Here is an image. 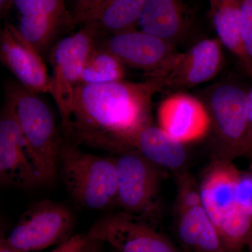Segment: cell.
<instances>
[{
	"label": "cell",
	"mask_w": 252,
	"mask_h": 252,
	"mask_svg": "<svg viewBox=\"0 0 252 252\" xmlns=\"http://www.w3.org/2000/svg\"><path fill=\"white\" fill-rule=\"evenodd\" d=\"M117 171V207L122 212L155 223L160 215L161 170L135 150L114 158Z\"/></svg>",
	"instance_id": "8992f818"
},
{
	"label": "cell",
	"mask_w": 252,
	"mask_h": 252,
	"mask_svg": "<svg viewBox=\"0 0 252 252\" xmlns=\"http://www.w3.org/2000/svg\"><path fill=\"white\" fill-rule=\"evenodd\" d=\"M236 207L252 217V172L240 170L236 190Z\"/></svg>",
	"instance_id": "603a6c76"
},
{
	"label": "cell",
	"mask_w": 252,
	"mask_h": 252,
	"mask_svg": "<svg viewBox=\"0 0 252 252\" xmlns=\"http://www.w3.org/2000/svg\"><path fill=\"white\" fill-rule=\"evenodd\" d=\"M226 252H240L252 233V217L236 208L216 225Z\"/></svg>",
	"instance_id": "7402d4cb"
},
{
	"label": "cell",
	"mask_w": 252,
	"mask_h": 252,
	"mask_svg": "<svg viewBox=\"0 0 252 252\" xmlns=\"http://www.w3.org/2000/svg\"><path fill=\"white\" fill-rule=\"evenodd\" d=\"M159 127L185 144L210 132L208 112L199 97L177 92L164 99L158 109Z\"/></svg>",
	"instance_id": "5bb4252c"
},
{
	"label": "cell",
	"mask_w": 252,
	"mask_h": 252,
	"mask_svg": "<svg viewBox=\"0 0 252 252\" xmlns=\"http://www.w3.org/2000/svg\"><path fill=\"white\" fill-rule=\"evenodd\" d=\"M241 32L247 54L252 61V0H241Z\"/></svg>",
	"instance_id": "cb8c5ba5"
},
{
	"label": "cell",
	"mask_w": 252,
	"mask_h": 252,
	"mask_svg": "<svg viewBox=\"0 0 252 252\" xmlns=\"http://www.w3.org/2000/svg\"><path fill=\"white\" fill-rule=\"evenodd\" d=\"M240 173L233 162L212 160L199 183L202 202L215 226L236 210Z\"/></svg>",
	"instance_id": "ac0fdd59"
},
{
	"label": "cell",
	"mask_w": 252,
	"mask_h": 252,
	"mask_svg": "<svg viewBox=\"0 0 252 252\" xmlns=\"http://www.w3.org/2000/svg\"><path fill=\"white\" fill-rule=\"evenodd\" d=\"M69 196L78 206L92 210L117 207V171L114 158L86 153L63 140L59 172Z\"/></svg>",
	"instance_id": "3957f363"
},
{
	"label": "cell",
	"mask_w": 252,
	"mask_h": 252,
	"mask_svg": "<svg viewBox=\"0 0 252 252\" xmlns=\"http://www.w3.org/2000/svg\"><path fill=\"white\" fill-rule=\"evenodd\" d=\"M187 24V8L178 0H145L138 21L140 31L172 44Z\"/></svg>",
	"instance_id": "d6986e66"
},
{
	"label": "cell",
	"mask_w": 252,
	"mask_h": 252,
	"mask_svg": "<svg viewBox=\"0 0 252 252\" xmlns=\"http://www.w3.org/2000/svg\"><path fill=\"white\" fill-rule=\"evenodd\" d=\"M212 22L220 44L235 55L252 78V61L245 50L241 32V0L210 1Z\"/></svg>",
	"instance_id": "ffe728a7"
},
{
	"label": "cell",
	"mask_w": 252,
	"mask_h": 252,
	"mask_svg": "<svg viewBox=\"0 0 252 252\" xmlns=\"http://www.w3.org/2000/svg\"><path fill=\"white\" fill-rule=\"evenodd\" d=\"M87 242L86 235H74L67 241L58 245L54 250L48 252H83Z\"/></svg>",
	"instance_id": "d4e9b609"
},
{
	"label": "cell",
	"mask_w": 252,
	"mask_h": 252,
	"mask_svg": "<svg viewBox=\"0 0 252 252\" xmlns=\"http://www.w3.org/2000/svg\"><path fill=\"white\" fill-rule=\"evenodd\" d=\"M0 60L28 90L37 94L49 92L50 76L42 56L10 23L4 25L0 34Z\"/></svg>",
	"instance_id": "4fadbf2b"
},
{
	"label": "cell",
	"mask_w": 252,
	"mask_h": 252,
	"mask_svg": "<svg viewBox=\"0 0 252 252\" xmlns=\"http://www.w3.org/2000/svg\"><path fill=\"white\" fill-rule=\"evenodd\" d=\"M154 225L142 217L114 212L94 223L86 238L109 244L117 252H180Z\"/></svg>",
	"instance_id": "30bf717a"
},
{
	"label": "cell",
	"mask_w": 252,
	"mask_h": 252,
	"mask_svg": "<svg viewBox=\"0 0 252 252\" xmlns=\"http://www.w3.org/2000/svg\"><path fill=\"white\" fill-rule=\"evenodd\" d=\"M145 0H79L73 4L74 27L93 24L103 38L136 31Z\"/></svg>",
	"instance_id": "9a60e30c"
},
{
	"label": "cell",
	"mask_w": 252,
	"mask_h": 252,
	"mask_svg": "<svg viewBox=\"0 0 252 252\" xmlns=\"http://www.w3.org/2000/svg\"><path fill=\"white\" fill-rule=\"evenodd\" d=\"M247 247H248L249 249V251H250V252H252V233L251 236H250V239H249Z\"/></svg>",
	"instance_id": "f546056e"
},
{
	"label": "cell",
	"mask_w": 252,
	"mask_h": 252,
	"mask_svg": "<svg viewBox=\"0 0 252 252\" xmlns=\"http://www.w3.org/2000/svg\"><path fill=\"white\" fill-rule=\"evenodd\" d=\"M5 92L14 99L28 153L41 185L52 184L59 172L60 152L64 140L52 110L39 94L19 82L6 83Z\"/></svg>",
	"instance_id": "277c9868"
},
{
	"label": "cell",
	"mask_w": 252,
	"mask_h": 252,
	"mask_svg": "<svg viewBox=\"0 0 252 252\" xmlns=\"http://www.w3.org/2000/svg\"><path fill=\"white\" fill-rule=\"evenodd\" d=\"M175 175L174 216L176 233L182 246L191 252H226L202 202L199 183L187 170Z\"/></svg>",
	"instance_id": "52a82bcc"
},
{
	"label": "cell",
	"mask_w": 252,
	"mask_h": 252,
	"mask_svg": "<svg viewBox=\"0 0 252 252\" xmlns=\"http://www.w3.org/2000/svg\"><path fill=\"white\" fill-rule=\"evenodd\" d=\"M102 33L93 24L82 26L79 31L63 37L50 51L51 67L49 92L57 104L61 118V127L69 122L74 91L79 86L86 61Z\"/></svg>",
	"instance_id": "5b68a950"
},
{
	"label": "cell",
	"mask_w": 252,
	"mask_h": 252,
	"mask_svg": "<svg viewBox=\"0 0 252 252\" xmlns=\"http://www.w3.org/2000/svg\"><path fill=\"white\" fill-rule=\"evenodd\" d=\"M248 91L238 81L223 80L200 93L210 118L212 160L233 162L251 157L248 142Z\"/></svg>",
	"instance_id": "7a4b0ae2"
},
{
	"label": "cell",
	"mask_w": 252,
	"mask_h": 252,
	"mask_svg": "<svg viewBox=\"0 0 252 252\" xmlns=\"http://www.w3.org/2000/svg\"><path fill=\"white\" fill-rule=\"evenodd\" d=\"M160 92L151 79L79 86L69 122L61 127L63 138L79 147L122 154L127 137L152 122V99Z\"/></svg>",
	"instance_id": "6da1fadb"
},
{
	"label": "cell",
	"mask_w": 252,
	"mask_h": 252,
	"mask_svg": "<svg viewBox=\"0 0 252 252\" xmlns=\"http://www.w3.org/2000/svg\"><path fill=\"white\" fill-rule=\"evenodd\" d=\"M14 5L20 16L18 32L41 56H49L61 36L75 28L62 0H14Z\"/></svg>",
	"instance_id": "8fae6325"
},
{
	"label": "cell",
	"mask_w": 252,
	"mask_h": 252,
	"mask_svg": "<svg viewBox=\"0 0 252 252\" xmlns=\"http://www.w3.org/2000/svg\"><path fill=\"white\" fill-rule=\"evenodd\" d=\"M74 225V217L67 207L41 200L23 212L6 241L25 252L40 251L69 240Z\"/></svg>",
	"instance_id": "ba28073f"
},
{
	"label": "cell",
	"mask_w": 252,
	"mask_h": 252,
	"mask_svg": "<svg viewBox=\"0 0 252 252\" xmlns=\"http://www.w3.org/2000/svg\"><path fill=\"white\" fill-rule=\"evenodd\" d=\"M125 74V65L119 60L95 46L86 61L79 86L118 82L124 80Z\"/></svg>",
	"instance_id": "44dd1931"
},
{
	"label": "cell",
	"mask_w": 252,
	"mask_h": 252,
	"mask_svg": "<svg viewBox=\"0 0 252 252\" xmlns=\"http://www.w3.org/2000/svg\"><path fill=\"white\" fill-rule=\"evenodd\" d=\"M0 5H1V16H4L5 15L8 14V12H9V10L11 9L12 6H14V1L1 0V1H0Z\"/></svg>",
	"instance_id": "f1b7e54d"
},
{
	"label": "cell",
	"mask_w": 252,
	"mask_h": 252,
	"mask_svg": "<svg viewBox=\"0 0 252 252\" xmlns=\"http://www.w3.org/2000/svg\"><path fill=\"white\" fill-rule=\"evenodd\" d=\"M221 44L218 39L199 41L184 53L170 55L154 72L146 74L162 91H180L211 80L223 64Z\"/></svg>",
	"instance_id": "9c48e42d"
},
{
	"label": "cell",
	"mask_w": 252,
	"mask_h": 252,
	"mask_svg": "<svg viewBox=\"0 0 252 252\" xmlns=\"http://www.w3.org/2000/svg\"><path fill=\"white\" fill-rule=\"evenodd\" d=\"M0 252H25L19 249L15 248L11 244L6 241V236L2 233H1L0 239Z\"/></svg>",
	"instance_id": "4316f807"
},
{
	"label": "cell",
	"mask_w": 252,
	"mask_h": 252,
	"mask_svg": "<svg viewBox=\"0 0 252 252\" xmlns=\"http://www.w3.org/2000/svg\"><path fill=\"white\" fill-rule=\"evenodd\" d=\"M102 244L97 240H88L83 252H102Z\"/></svg>",
	"instance_id": "83f0119b"
},
{
	"label": "cell",
	"mask_w": 252,
	"mask_h": 252,
	"mask_svg": "<svg viewBox=\"0 0 252 252\" xmlns=\"http://www.w3.org/2000/svg\"><path fill=\"white\" fill-rule=\"evenodd\" d=\"M248 142L250 156H252V89L248 91Z\"/></svg>",
	"instance_id": "484cf974"
},
{
	"label": "cell",
	"mask_w": 252,
	"mask_h": 252,
	"mask_svg": "<svg viewBox=\"0 0 252 252\" xmlns=\"http://www.w3.org/2000/svg\"><path fill=\"white\" fill-rule=\"evenodd\" d=\"M96 46L108 51L124 65L142 69L146 74L157 70L174 53L173 44L137 30L106 36Z\"/></svg>",
	"instance_id": "2e32d148"
},
{
	"label": "cell",
	"mask_w": 252,
	"mask_h": 252,
	"mask_svg": "<svg viewBox=\"0 0 252 252\" xmlns=\"http://www.w3.org/2000/svg\"><path fill=\"white\" fill-rule=\"evenodd\" d=\"M135 150L160 169L176 174L185 171L189 160L186 144L175 140L159 126L146 124L126 139L124 152Z\"/></svg>",
	"instance_id": "e0dca14e"
},
{
	"label": "cell",
	"mask_w": 252,
	"mask_h": 252,
	"mask_svg": "<svg viewBox=\"0 0 252 252\" xmlns=\"http://www.w3.org/2000/svg\"><path fill=\"white\" fill-rule=\"evenodd\" d=\"M0 181L3 185L20 189L41 185L28 153L14 99L6 92L0 114Z\"/></svg>",
	"instance_id": "7c38bea8"
},
{
	"label": "cell",
	"mask_w": 252,
	"mask_h": 252,
	"mask_svg": "<svg viewBox=\"0 0 252 252\" xmlns=\"http://www.w3.org/2000/svg\"><path fill=\"white\" fill-rule=\"evenodd\" d=\"M112 252H116V251H114H114H113Z\"/></svg>",
	"instance_id": "4dcf8cb0"
}]
</instances>
